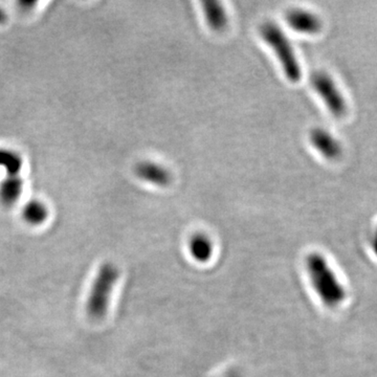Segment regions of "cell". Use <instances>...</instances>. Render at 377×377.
<instances>
[{
  "instance_id": "6da1fadb",
  "label": "cell",
  "mask_w": 377,
  "mask_h": 377,
  "mask_svg": "<svg viewBox=\"0 0 377 377\" xmlns=\"http://www.w3.org/2000/svg\"><path fill=\"white\" fill-rule=\"evenodd\" d=\"M306 270L313 289L326 306L333 309L343 303L345 288L321 253H311L307 257Z\"/></svg>"
},
{
  "instance_id": "7a4b0ae2",
  "label": "cell",
  "mask_w": 377,
  "mask_h": 377,
  "mask_svg": "<svg viewBox=\"0 0 377 377\" xmlns=\"http://www.w3.org/2000/svg\"><path fill=\"white\" fill-rule=\"evenodd\" d=\"M120 276V268L112 262H105L100 266L86 304V311L92 320L101 321L105 318Z\"/></svg>"
},
{
  "instance_id": "3957f363",
  "label": "cell",
  "mask_w": 377,
  "mask_h": 377,
  "mask_svg": "<svg viewBox=\"0 0 377 377\" xmlns=\"http://www.w3.org/2000/svg\"><path fill=\"white\" fill-rule=\"evenodd\" d=\"M261 36L278 56L287 79L292 82H298L302 76L300 65L292 44L280 28L275 23H265L261 27Z\"/></svg>"
},
{
  "instance_id": "277c9868",
  "label": "cell",
  "mask_w": 377,
  "mask_h": 377,
  "mask_svg": "<svg viewBox=\"0 0 377 377\" xmlns=\"http://www.w3.org/2000/svg\"><path fill=\"white\" fill-rule=\"evenodd\" d=\"M313 85L333 116H342L345 114V100L328 75L324 73H316L313 77Z\"/></svg>"
},
{
  "instance_id": "5b68a950",
  "label": "cell",
  "mask_w": 377,
  "mask_h": 377,
  "mask_svg": "<svg viewBox=\"0 0 377 377\" xmlns=\"http://www.w3.org/2000/svg\"><path fill=\"white\" fill-rule=\"evenodd\" d=\"M136 174L138 179L157 187H168L172 181L170 171L155 162H143L136 164Z\"/></svg>"
},
{
  "instance_id": "8992f818",
  "label": "cell",
  "mask_w": 377,
  "mask_h": 377,
  "mask_svg": "<svg viewBox=\"0 0 377 377\" xmlns=\"http://www.w3.org/2000/svg\"><path fill=\"white\" fill-rule=\"evenodd\" d=\"M288 25L294 31L313 35L321 31L322 23L313 13L303 10H292L286 15Z\"/></svg>"
},
{
  "instance_id": "52a82bcc",
  "label": "cell",
  "mask_w": 377,
  "mask_h": 377,
  "mask_svg": "<svg viewBox=\"0 0 377 377\" xmlns=\"http://www.w3.org/2000/svg\"><path fill=\"white\" fill-rule=\"evenodd\" d=\"M311 144L325 157L335 160L342 153L341 145L329 132L323 129H313L311 133Z\"/></svg>"
},
{
  "instance_id": "ba28073f",
  "label": "cell",
  "mask_w": 377,
  "mask_h": 377,
  "mask_svg": "<svg viewBox=\"0 0 377 377\" xmlns=\"http://www.w3.org/2000/svg\"><path fill=\"white\" fill-rule=\"evenodd\" d=\"M23 192V181L19 175H6L0 183V203L11 208L16 205Z\"/></svg>"
},
{
  "instance_id": "9c48e42d",
  "label": "cell",
  "mask_w": 377,
  "mask_h": 377,
  "mask_svg": "<svg viewBox=\"0 0 377 377\" xmlns=\"http://www.w3.org/2000/svg\"><path fill=\"white\" fill-rule=\"evenodd\" d=\"M188 251L195 261L198 263H208L213 257V241L205 234H195L188 241Z\"/></svg>"
},
{
  "instance_id": "30bf717a",
  "label": "cell",
  "mask_w": 377,
  "mask_h": 377,
  "mask_svg": "<svg viewBox=\"0 0 377 377\" xmlns=\"http://www.w3.org/2000/svg\"><path fill=\"white\" fill-rule=\"evenodd\" d=\"M203 8L208 25L213 31L221 32L227 27L229 18L220 2L207 0L203 1Z\"/></svg>"
},
{
  "instance_id": "8fae6325",
  "label": "cell",
  "mask_w": 377,
  "mask_h": 377,
  "mask_svg": "<svg viewBox=\"0 0 377 377\" xmlns=\"http://www.w3.org/2000/svg\"><path fill=\"white\" fill-rule=\"evenodd\" d=\"M23 220L31 225H40L49 218V209L43 201L39 199H31L25 203L23 212Z\"/></svg>"
},
{
  "instance_id": "7c38bea8",
  "label": "cell",
  "mask_w": 377,
  "mask_h": 377,
  "mask_svg": "<svg viewBox=\"0 0 377 377\" xmlns=\"http://www.w3.org/2000/svg\"><path fill=\"white\" fill-rule=\"evenodd\" d=\"M23 167V158L17 151L0 148V168L8 175H19Z\"/></svg>"
},
{
  "instance_id": "4fadbf2b",
  "label": "cell",
  "mask_w": 377,
  "mask_h": 377,
  "mask_svg": "<svg viewBox=\"0 0 377 377\" xmlns=\"http://www.w3.org/2000/svg\"><path fill=\"white\" fill-rule=\"evenodd\" d=\"M8 16L6 14V11L4 8H0V25H4L8 21Z\"/></svg>"
},
{
  "instance_id": "5bb4252c",
  "label": "cell",
  "mask_w": 377,
  "mask_h": 377,
  "mask_svg": "<svg viewBox=\"0 0 377 377\" xmlns=\"http://www.w3.org/2000/svg\"><path fill=\"white\" fill-rule=\"evenodd\" d=\"M372 248H373L374 253L377 257V231L376 235H374L373 241H372Z\"/></svg>"
},
{
  "instance_id": "9a60e30c",
  "label": "cell",
  "mask_w": 377,
  "mask_h": 377,
  "mask_svg": "<svg viewBox=\"0 0 377 377\" xmlns=\"http://www.w3.org/2000/svg\"><path fill=\"white\" fill-rule=\"evenodd\" d=\"M227 377H241V376H240L239 374L233 373V374H229V376H227Z\"/></svg>"
}]
</instances>
